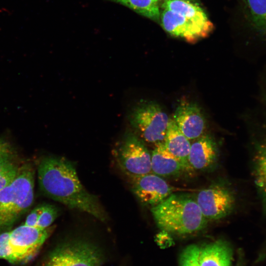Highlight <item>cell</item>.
<instances>
[{
    "label": "cell",
    "instance_id": "cell-1",
    "mask_svg": "<svg viewBox=\"0 0 266 266\" xmlns=\"http://www.w3.org/2000/svg\"><path fill=\"white\" fill-rule=\"evenodd\" d=\"M37 173L40 188L47 196L102 222L107 220L98 199L81 183L71 162L63 157H47L40 161Z\"/></svg>",
    "mask_w": 266,
    "mask_h": 266
},
{
    "label": "cell",
    "instance_id": "cell-2",
    "mask_svg": "<svg viewBox=\"0 0 266 266\" xmlns=\"http://www.w3.org/2000/svg\"><path fill=\"white\" fill-rule=\"evenodd\" d=\"M157 226L162 231L176 235L193 233L205 228L207 220L203 215L196 199L189 195L171 194L151 208Z\"/></svg>",
    "mask_w": 266,
    "mask_h": 266
},
{
    "label": "cell",
    "instance_id": "cell-3",
    "mask_svg": "<svg viewBox=\"0 0 266 266\" xmlns=\"http://www.w3.org/2000/svg\"><path fill=\"white\" fill-rule=\"evenodd\" d=\"M34 173L28 164L19 166L13 181L0 191V234L8 231L33 200Z\"/></svg>",
    "mask_w": 266,
    "mask_h": 266
},
{
    "label": "cell",
    "instance_id": "cell-4",
    "mask_svg": "<svg viewBox=\"0 0 266 266\" xmlns=\"http://www.w3.org/2000/svg\"><path fill=\"white\" fill-rule=\"evenodd\" d=\"M52 228L22 225L0 234V259L12 264H25L38 254Z\"/></svg>",
    "mask_w": 266,
    "mask_h": 266
},
{
    "label": "cell",
    "instance_id": "cell-5",
    "mask_svg": "<svg viewBox=\"0 0 266 266\" xmlns=\"http://www.w3.org/2000/svg\"><path fill=\"white\" fill-rule=\"evenodd\" d=\"M254 110L248 117L252 149V175L260 198L264 213L266 214V112Z\"/></svg>",
    "mask_w": 266,
    "mask_h": 266
},
{
    "label": "cell",
    "instance_id": "cell-6",
    "mask_svg": "<svg viewBox=\"0 0 266 266\" xmlns=\"http://www.w3.org/2000/svg\"><path fill=\"white\" fill-rule=\"evenodd\" d=\"M129 118L144 141L155 145L164 142L170 118L158 103L141 101L133 108Z\"/></svg>",
    "mask_w": 266,
    "mask_h": 266
},
{
    "label": "cell",
    "instance_id": "cell-7",
    "mask_svg": "<svg viewBox=\"0 0 266 266\" xmlns=\"http://www.w3.org/2000/svg\"><path fill=\"white\" fill-rule=\"evenodd\" d=\"M113 154L119 167L128 177L152 172L151 154L142 139L132 132L124 135Z\"/></svg>",
    "mask_w": 266,
    "mask_h": 266
},
{
    "label": "cell",
    "instance_id": "cell-8",
    "mask_svg": "<svg viewBox=\"0 0 266 266\" xmlns=\"http://www.w3.org/2000/svg\"><path fill=\"white\" fill-rule=\"evenodd\" d=\"M102 255L94 245L83 240L60 245L50 255L45 266H100Z\"/></svg>",
    "mask_w": 266,
    "mask_h": 266
},
{
    "label": "cell",
    "instance_id": "cell-9",
    "mask_svg": "<svg viewBox=\"0 0 266 266\" xmlns=\"http://www.w3.org/2000/svg\"><path fill=\"white\" fill-rule=\"evenodd\" d=\"M196 200L203 215L207 220L225 218L232 212L235 203L233 190L222 182L213 183L200 190Z\"/></svg>",
    "mask_w": 266,
    "mask_h": 266
},
{
    "label": "cell",
    "instance_id": "cell-10",
    "mask_svg": "<svg viewBox=\"0 0 266 266\" xmlns=\"http://www.w3.org/2000/svg\"><path fill=\"white\" fill-rule=\"evenodd\" d=\"M131 189L143 204L154 206L172 194L173 187L152 172L129 177Z\"/></svg>",
    "mask_w": 266,
    "mask_h": 266
},
{
    "label": "cell",
    "instance_id": "cell-11",
    "mask_svg": "<svg viewBox=\"0 0 266 266\" xmlns=\"http://www.w3.org/2000/svg\"><path fill=\"white\" fill-rule=\"evenodd\" d=\"M160 18L162 26L166 32L172 36L182 38L190 43L205 37L210 33L170 10L164 9Z\"/></svg>",
    "mask_w": 266,
    "mask_h": 266
},
{
    "label": "cell",
    "instance_id": "cell-12",
    "mask_svg": "<svg viewBox=\"0 0 266 266\" xmlns=\"http://www.w3.org/2000/svg\"><path fill=\"white\" fill-rule=\"evenodd\" d=\"M173 120L189 140L197 139L204 133L205 120L200 107L195 103H180L174 112Z\"/></svg>",
    "mask_w": 266,
    "mask_h": 266
},
{
    "label": "cell",
    "instance_id": "cell-13",
    "mask_svg": "<svg viewBox=\"0 0 266 266\" xmlns=\"http://www.w3.org/2000/svg\"><path fill=\"white\" fill-rule=\"evenodd\" d=\"M218 158L217 144L210 135L203 134L191 144L188 163L192 170L209 169L216 164Z\"/></svg>",
    "mask_w": 266,
    "mask_h": 266
},
{
    "label": "cell",
    "instance_id": "cell-14",
    "mask_svg": "<svg viewBox=\"0 0 266 266\" xmlns=\"http://www.w3.org/2000/svg\"><path fill=\"white\" fill-rule=\"evenodd\" d=\"M151 171L158 176L167 177L178 176L188 170L163 142L156 145L151 153Z\"/></svg>",
    "mask_w": 266,
    "mask_h": 266
},
{
    "label": "cell",
    "instance_id": "cell-15",
    "mask_svg": "<svg viewBox=\"0 0 266 266\" xmlns=\"http://www.w3.org/2000/svg\"><path fill=\"white\" fill-rule=\"evenodd\" d=\"M233 257L231 244L223 239L200 247V266H231Z\"/></svg>",
    "mask_w": 266,
    "mask_h": 266
},
{
    "label": "cell",
    "instance_id": "cell-16",
    "mask_svg": "<svg viewBox=\"0 0 266 266\" xmlns=\"http://www.w3.org/2000/svg\"><path fill=\"white\" fill-rule=\"evenodd\" d=\"M162 7L164 9L175 11L185 17L196 25L209 32L213 24L208 19L203 9L196 3L189 0H165Z\"/></svg>",
    "mask_w": 266,
    "mask_h": 266
},
{
    "label": "cell",
    "instance_id": "cell-17",
    "mask_svg": "<svg viewBox=\"0 0 266 266\" xmlns=\"http://www.w3.org/2000/svg\"><path fill=\"white\" fill-rule=\"evenodd\" d=\"M164 143L167 150L182 163L188 171L192 170L188 163L191 144L173 119H170Z\"/></svg>",
    "mask_w": 266,
    "mask_h": 266
},
{
    "label": "cell",
    "instance_id": "cell-18",
    "mask_svg": "<svg viewBox=\"0 0 266 266\" xmlns=\"http://www.w3.org/2000/svg\"><path fill=\"white\" fill-rule=\"evenodd\" d=\"M249 22L252 28L266 40V0H245Z\"/></svg>",
    "mask_w": 266,
    "mask_h": 266
},
{
    "label": "cell",
    "instance_id": "cell-19",
    "mask_svg": "<svg viewBox=\"0 0 266 266\" xmlns=\"http://www.w3.org/2000/svg\"><path fill=\"white\" fill-rule=\"evenodd\" d=\"M124 5L136 13L154 21L160 18L158 0H108Z\"/></svg>",
    "mask_w": 266,
    "mask_h": 266
},
{
    "label": "cell",
    "instance_id": "cell-20",
    "mask_svg": "<svg viewBox=\"0 0 266 266\" xmlns=\"http://www.w3.org/2000/svg\"><path fill=\"white\" fill-rule=\"evenodd\" d=\"M200 246L196 244L187 246L182 251L179 259V266H200Z\"/></svg>",
    "mask_w": 266,
    "mask_h": 266
},
{
    "label": "cell",
    "instance_id": "cell-21",
    "mask_svg": "<svg viewBox=\"0 0 266 266\" xmlns=\"http://www.w3.org/2000/svg\"><path fill=\"white\" fill-rule=\"evenodd\" d=\"M19 166L11 161L0 170V191L10 185L16 178Z\"/></svg>",
    "mask_w": 266,
    "mask_h": 266
},
{
    "label": "cell",
    "instance_id": "cell-22",
    "mask_svg": "<svg viewBox=\"0 0 266 266\" xmlns=\"http://www.w3.org/2000/svg\"><path fill=\"white\" fill-rule=\"evenodd\" d=\"M59 215V210L51 205H45V208L40 215L36 227L46 229L50 226Z\"/></svg>",
    "mask_w": 266,
    "mask_h": 266
},
{
    "label": "cell",
    "instance_id": "cell-23",
    "mask_svg": "<svg viewBox=\"0 0 266 266\" xmlns=\"http://www.w3.org/2000/svg\"><path fill=\"white\" fill-rule=\"evenodd\" d=\"M13 152L10 144L0 141V170L6 165L12 161Z\"/></svg>",
    "mask_w": 266,
    "mask_h": 266
},
{
    "label": "cell",
    "instance_id": "cell-24",
    "mask_svg": "<svg viewBox=\"0 0 266 266\" xmlns=\"http://www.w3.org/2000/svg\"><path fill=\"white\" fill-rule=\"evenodd\" d=\"M45 206V205H41L34 208L27 216L23 225L31 227H36L38 219Z\"/></svg>",
    "mask_w": 266,
    "mask_h": 266
},
{
    "label": "cell",
    "instance_id": "cell-25",
    "mask_svg": "<svg viewBox=\"0 0 266 266\" xmlns=\"http://www.w3.org/2000/svg\"><path fill=\"white\" fill-rule=\"evenodd\" d=\"M235 266H244V256L242 252H239L238 260Z\"/></svg>",
    "mask_w": 266,
    "mask_h": 266
},
{
    "label": "cell",
    "instance_id": "cell-26",
    "mask_svg": "<svg viewBox=\"0 0 266 266\" xmlns=\"http://www.w3.org/2000/svg\"><path fill=\"white\" fill-rule=\"evenodd\" d=\"M190 0V1H193L194 0Z\"/></svg>",
    "mask_w": 266,
    "mask_h": 266
},
{
    "label": "cell",
    "instance_id": "cell-27",
    "mask_svg": "<svg viewBox=\"0 0 266 266\" xmlns=\"http://www.w3.org/2000/svg\"></svg>",
    "mask_w": 266,
    "mask_h": 266
}]
</instances>
